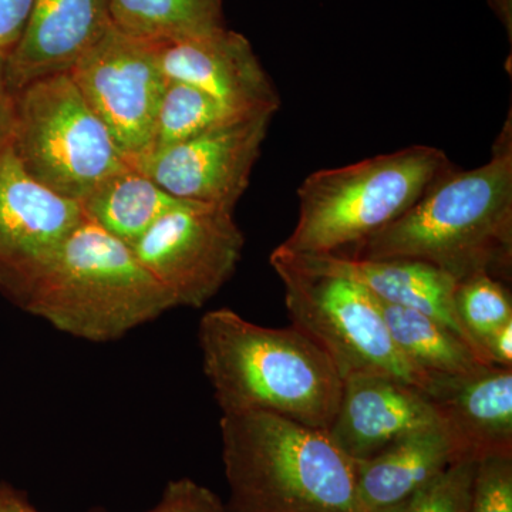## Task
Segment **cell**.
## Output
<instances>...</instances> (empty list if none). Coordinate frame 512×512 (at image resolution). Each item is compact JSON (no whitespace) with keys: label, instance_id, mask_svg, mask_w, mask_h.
I'll return each instance as SVG.
<instances>
[{"label":"cell","instance_id":"8992f818","mask_svg":"<svg viewBox=\"0 0 512 512\" xmlns=\"http://www.w3.org/2000/svg\"><path fill=\"white\" fill-rule=\"evenodd\" d=\"M269 262L285 286L293 328L329 357L343 380L390 377L426 392L431 380L396 348L382 306L365 286L346 276L303 266L278 248Z\"/></svg>","mask_w":512,"mask_h":512},{"label":"cell","instance_id":"5bb4252c","mask_svg":"<svg viewBox=\"0 0 512 512\" xmlns=\"http://www.w3.org/2000/svg\"><path fill=\"white\" fill-rule=\"evenodd\" d=\"M110 0H33L18 45L6 56L13 93L29 83L69 73L109 32Z\"/></svg>","mask_w":512,"mask_h":512},{"label":"cell","instance_id":"7c38bea8","mask_svg":"<svg viewBox=\"0 0 512 512\" xmlns=\"http://www.w3.org/2000/svg\"><path fill=\"white\" fill-rule=\"evenodd\" d=\"M168 82L190 84L241 113H276L281 99L251 42L227 28L156 45Z\"/></svg>","mask_w":512,"mask_h":512},{"label":"cell","instance_id":"4dcf8cb0","mask_svg":"<svg viewBox=\"0 0 512 512\" xmlns=\"http://www.w3.org/2000/svg\"><path fill=\"white\" fill-rule=\"evenodd\" d=\"M19 494L18 490L10 487L8 484H0V510L6 507Z\"/></svg>","mask_w":512,"mask_h":512},{"label":"cell","instance_id":"5b68a950","mask_svg":"<svg viewBox=\"0 0 512 512\" xmlns=\"http://www.w3.org/2000/svg\"><path fill=\"white\" fill-rule=\"evenodd\" d=\"M451 168L440 148L412 146L315 171L299 187L298 221L278 248L320 255L355 247L402 218Z\"/></svg>","mask_w":512,"mask_h":512},{"label":"cell","instance_id":"603a6c76","mask_svg":"<svg viewBox=\"0 0 512 512\" xmlns=\"http://www.w3.org/2000/svg\"><path fill=\"white\" fill-rule=\"evenodd\" d=\"M477 460L463 458L406 500L376 512H468Z\"/></svg>","mask_w":512,"mask_h":512},{"label":"cell","instance_id":"f1b7e54d","mask_svg":"<svg viewBox=\"0 0 512 512\" xmlns=\"http://www.w3.org/2000/svg\"><path fill=\"white\" fill-rule=\"evenodd\" d=\"M491 10L498 20L503 23L505 32H507L510 45L512 43V0H488Z\"/></svg>","mask_w":512,"mask_h":512},{"label":"cell","instance_id":"484cf974","mask_svg":"<svg viewBox=\"0 0 512 512\" xmlns=\"http://www.w3.org/2000/svg\"><path fill=\"white\" fill-rule=\"evenodd\" d=\"M33 0H0V53L8 56L18 45L32 10Z\"/></svg>","mask_w":512,"mask_h":512},{"label":"cell","instance_id":"2e32d148","mask_svg":"<svg viewBox=\"0 0 512 512\" xmlns=\"http://www.w3.org/2000/svg\"><path fill=\"white\" fill-rule=\"evenodd\" d=\"M285 254L308 268L359 282L377 301L439 320L476 350L458 319L454 302L457 281L436 266L407 258L353 259L335 254Z\"/></svg>","mask_w":512,"mask_h":512},{"label":"cell","instance_id":"9c48e42d","mask_svg":"<svg viewBox=\"0 0 512 512\" xmlns=\"http://www.w3.org/2000/svg\"><path fill=\"white\" fill-rule=\"evenodd\" d=\"M69 76L127 163L146 156L168 83L156 45L111 26Z\"/></svg>","mask_w":512,"mask_h":512},{"label":"cell","instance_id":"ffe728a7","mask_svg":"<svg viewBox=\"0 0 512 512\" xmlns=\"http://www.w3.org/2000/svg\"><path fill=\"white\" fill-rule=\"evenodd\" d=\"M110 13L114 28L154 45L225 28L222 0H110Z\"/></svg>","mask_w":512,"mask_h":512},{"label":"cell","instance_id":"f546056e","mask_svg":"<svg viewBox=\"0 0 512 512\" xmlns=\"http://www.w3.org/2000/svg\"><path fill=\"white\" fill-rule=\"evenodd\" d=\"M0 512H40L37 511L36 508L32 507V504L29 503L28 497H26L25 493L19 491V494L13 498L12 501L6 507H3ZM87 512H107L103 510V508H93V510Z\"/></svg>","mask_w":512,"mask_h":512},{"label":"cell","instance_id":"7a4b0ae2","mask_svg":"<svg viewBox=\"0 0 512 512\" xmlns=\"http://www.w3.org/2000/svg\"><path fill=\"white\" fill-rule=\"evenodd\" d=\"M198 342L222 414L264 412L329 429L343 379L298 329L266 328L222 308L202 316Z\"/></svg>","mask_w":512,"mask_h":512},{"label":"cell","instance_id":"4fadbf2b","mask_svg":"<svg viewBox=\"0 0 512 512\" xmlns=\"http://www.w3.org/2000/svg\"><path fill=\"white\" fill-rule=\"evenodd\" d=\"M436 426L444 423L423 390L390 377L359 376L343 380L338 412L326 431L360 463L394 441Z\"/></svg>","mask_w":512,"mask_h":512},{"label":"cell","instance_id":"3957f363","mask_svg":"<svg viewBox=\"0 0 512 512\" xmlns=\"http://www.w3.org/2000/svg\"><path fill=\"white\" fill-rule=\"evenodd\" d=\"M232 512H362L359 461L328 431L264 412L221 417Z\"/></svg>","mask_w":512,"mask_h":512},{"label":"cell","instance_id":"4316f807","mask_svg":"<svg viewBox=\"0 0 512 512\" xmlns=\"http://www.w3.org/2000/svg\"><path fill=\"white\" fill-rule=\"evenodd\" d=\"M15 123V93L6 73V56L0 53V148L8 146Z\"/></svg>","mask_w":512,"mask_h":512},{"label":"cell","instance_id":"277c9868","mask_svg":"<svg viewBox=\"0 0 512 512\" xmlns=\"http://www.w3.org/2000/svg\"><path fill=\"white\" fill-rule=\"evenodd\" d=\"M16 305L89 342H113L177 308L124 242L89 220L57 249Z\"/></svg>","mask_w":512,"mask_h":512},{"label":"cell","instance_id":"30bf717a","mask_svg":"<svg viewBox=\"0 0 512 512\" xmlns=\"http://www.w3.org/2000/svg\"><path fill=\"white\" fill-rule=\"evenodd\" d=\"M274 113L231 121L131 164L177 200L234 211L247 191Z\"/></svg>","mask_w":512,"mask_h":512},{"label":"cell","instance_id":"44dd1931","mask_svg":"<svg viewBox=\"0 0 512 512\" xmlns=\"http://www.w3.org/2000/svg\"><path fill=\"white\" fill-rule=\"evenodd\" d=\"M247 116L251 114L232 109L197 87L168 82L158 109L153 143L147 154L184 143L212 128Z\"/></svg>","mask_w":512,"mask_h":512},{"label":"cell","instance_id":"d6986e66","mask_svg":"<svg viewBox=\"0 0 512 512\" xmlns=\"http://www.w3.org/2000/svg\"><path fill=\"white\" fill-rule=\"evenodd\" d=\"M380 306L396 348L430 380L466 376L493 366L439 320L400 306L382 302Z\"/></svg>","mask_w":512,"mask_h":512},{"label":"cell","instance_id":"7402d4cb","mask_svg":"<svg viewBox=\"0 0 512 512\" xmlns=\"http://www.w3.org/2000/svg\"><path fill=\"white\" fill-rule=\"evenodd\" d=\"M454 302L461 325L485 360L484 343L495 330L512 322V299L507 285L487 274L468 276L457 282Z\"/></svg>","mask_w":512,"mask_h":512},{"label":"cell","instance_id":"8fae6325","mask_svg":"<svg viewBox=\"0 0 512 512\" xmlns=\"http://www.w3.org/2000/svg\"><path fill=\"white\" fill-rule=\"evenodd\" d=\"M83 220L79 202L26 173L9 144L0 148V289L6 296L18 302Z\"/></svg>","mask_w":512,"mask_h":512},{"label":"cell","instance_id":"ba28073f","mask_svg":"<svg viewBox=\"0 0 512 512\" xmlns=\"http://www.w3.org/2000/svg\"><path fill=\"white\" fill-rule=\"evenodd\" d=\"M245 238L234 211L183 201L131 247L175 305L201 308L234 275Z\"/></svg>","mask_w":512,"mask_h":512},{"label":"cell","instance_id":"cb8c5ba5","mask_svg":"<svg viewBox=\"0 0 512 512\" xmlns=\"http://www.w3.org/2000/svg\"><path fill=\"white\" fill-rule=\"evenodd\" d=\"M468 512H512V454L477 461Z\"/></svg>","mask_w":512,"mask_h":512},{"label":"cell","instance_id":"52a82bcc","mask_svg":"<svg viewBox=\"0 0 512 512\" xmlns=\"http://www.w3.org/2000/svg\"><path fill=\"white\" fill-rule=\"evenodd\" d=\"M9 146L26 173L76 202L130 165L69 73L43 77L15 94Z\"/></svg>","mask_w":512,"mask_h":512},{"label":"cell","instance_id":"6da1fadb","mask_svg":"<svg viewBox=\"0 0 512 512\" xmlns=\"http://www.w3.org/2000/svg\"><path fill=\"white\" fill-rule=\"evenodd\" d=\"M353 259L407 258L463 281L487 274L511 279L512 114L490 160L473 170L451 168L402 218L339 252Z\"/></svg>","mask_w":512,"mask_h":512},{"label":"cell","instance_id":"ac0fdd59","mask_svg":"<svg viewBox=\"0 0 512 512\" xmlns=\"http://www.w3.org/2000/svg\"><path fill=\"white\" fill-rule=\"evenodd\" d=\"M180 202L146 174L127 165L101 181L79 204L86 220L131 248Z\"/></svg>","mask_w":512,"mask_h":512},{"label":"cell","instance_id":"83f0119b","mask_svg":"<svg viewBox=\"0 0 512 512\" xmlns=\"http://www.w3.org/2000/svg\"><path fill=\"white\" fill-rule=\"evenodd\" d=\"M483 353L490 365L512 369V322L495 330L484 343Z\"/></svg>","mask_w":512,"mask_h":512},{"label":"cell","instance_id":"9a60e30c","mask_svg":"<svg viewBox=\"0 0 512 512\" xmlns=\"http://www.w3.org/2000/svg\"><path fill=\"white\" fill-rule=\"evenodd\" d=\"M424 393L464 456L512 454V369L484 366L466 376L434 377Z\"/></svg>","mask_w":512,"mask_h":512},{"label":"cell","instance_id":"e0dca14e","mask_svg":"<svg viewBox=\"0 0 512 512\" xmlns=\"http://www.w3.org/2000/svg\"><path fill=\"white\" fill-rule=\"evenodd\" d=\"M463 458L468 457L446 426L416 431L394 441L375 457L359 463L357 497L362 512L399 504Z\"/></svg>","mask_w":512,"mask_h":512},{"label":"cell","instance_id":"d4e9b609","mask_svg":"<svg viewBox=\"0 0 512 512\" xmlns=\"http://www.w3.org/2000/svg\"><path fill=\"white\" fill-rule=\"evenodd\" d=\"M147 512H232L217 494L191 478L170 481L163 497L153 510Z\"/></svg>","mask_w":512,"mask_h":512}]
</instances>
